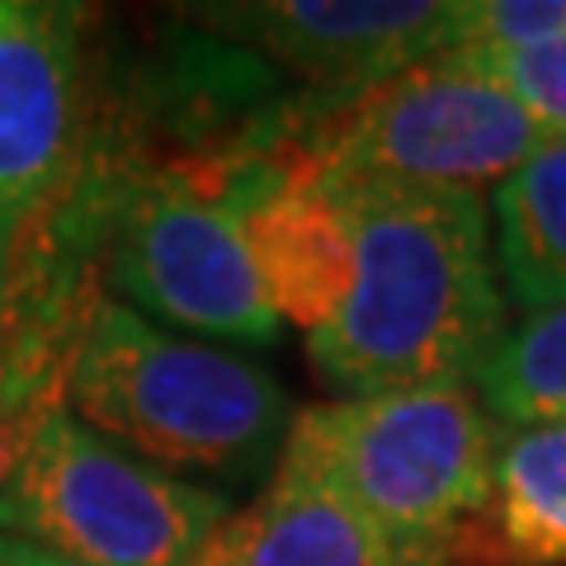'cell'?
Masks as SVG:
<instances>
[{"label": "cell", "instance_id": "cell-1", "mask_svg": "<svg viewBox=\"0 0 566 566\" xmlns=\"http://www.w3.org/2000/svg\"><path fill=\"white\" fill-rule=\"evenodd\" d=\"M331 185L354 227V283L307 335L316 378L335 397L472 382L510 331L486 199L382 175H331Z\"/></svg>", "mask_w": 566, "mask_h": 566}, {"label": "cell", "instance_id": "cell-2", "mask_svg": "<svg viewBox=\"0 0 566 566\" xmlns=\"http://www.w3.org/2000/svg\"><path fill=\"white\" fill-rule=\"evenodd\" d=\"M62 406L156 468L222 482L274 472L293 424L270 368L185 340L109 293L76 326Z\"/></svg>", "mask_w": 566, "mask_h": 566}, {"label": "cell", "instance_id": "cell-3", "mask_svg": "<svg viewBox=\"0 0 566 566\" xmlns=\"http://www.w3.org/2000/svg\"><path fill=\"white\" fill-rule=\"evenodd\" d=\"M501 420L472 382H424L303 406L283 453L416 566H449L476 543L495 482Z\"/></svg>", "mask_w": 566, "mask_h": 566}, {"label": "cell", "instance_id": "cell-4", "mask_svg": "<svg viewBox=\"0 0 566 566\" xmlns=\"http://www.w3.org/2000/svg\"><path fill=\"white\" fill-rule=\"evenodd\" d=\"M227 515V495L137 458L62 401L0 486V534L76 566H193Z\"/></svg>", "mask_w": 566, "mask_h": 566}, {"label": "cell", "instance_id": "cell-5", "mask_svg": "<svg viewBox=\"0 0 566 566\" xmlns=\"http://www.w3.org/2000/svg\"><path fill=\"white\" fill-rule=\"evenodd\" d=\"M547 133L486 66L453 48L411 62L340 104L303 142V161L326 175H382L406 185H505Z\"/></svg>", "mask_w": 566, "mask_h": 566}, {"label": "cell", "instance_id": "cell-6", "mask_svg": "<svg viewBox=\"0 0 566 566\" xmlns=\"http://www.w3.org/2000/svg\"><path fill=\"white\" fill-rule=\"evenodd\" d=\"M95 118L91 14L62 0H0V237L10 251L71 199Z\"/></svg>", "mask_w": 566, "mask_h": 566}, {"label": "cell", "instance_id": "cell-7", "mask_svg": "<svg viewBox=\"0 0 566 566\" xmlns=\"http://www.w3.org/2000/svg\"><path fill=\"white\" fill-rule=\"evenodd\" d=\"M463 0H237L189 6L185 20L293 71L326 118L411 62L449 48Z\"/></svg>", "mask_w": 566, "mask_h": 566}, {"label": "cell", "instance_id": "cell-8", "mask_svg": "<svg viewBox=\"0 0 566 566\" xmlns=\"http://www.w3.org/2000/svg\"><path fill=\"white\" fill-rule=\"evenodd\" d=\"M255 279L279 322L316 335L354 283V227L331 175L303 161V147L241 212Z\"/></svg>", "mask_w": 566, "mask_h": 566}, {"label": "cell", "instance_id": "cell-9", "mask_svg": "<svg viewBox=\"0 0 566 566\" xmlns=\"http://www.w3.org/2000/svg\"><path fill=\"white\" fill-rule=\"evenodd\" d=\"M193 566H416L349 501L289 458L245 510H232Z\"/></svg>", "mask_w": 566, "mask_h": 566}, {"label": "cell", "instance_id": "cell-10", "mask_svg": "<svg viewBox=\"0 0 566 566\" xmlns=\"http://www.w3.org/2000/svg\"><path fill=\"white\" fill-rule=\"evenodd\" d=\"M472 553L495 566H566V420L515 424L501 439Z\"/></svg>", "mask_w": 566, "mask_h": 566}, {"label": "cell", "instance_id": "cell-11", "mask_svg": "<svg viewBox=\"0 0 566 566\" xmlns=\"http://www.w3.org/2000/svg\"><path fill=\"white\" fill-rule=\"evenodd\" d=\"M495 270L520 312L566 303V133H547L538 151L495 185Z\"/></svg>", "mask_w": 566, "mask_h": 566}, {"label": "cell", "instance_id": "cell-12", "mask_svg": "<svg viewBox=\"0 0 566 566\" xmlns=\"http://www.w3.org/2000/svg\"><path fill=\"white\" fill-rule=\"evenodd\" d=\"M472 387L510 430L566 420V303L524 312L476 368Z\"/></svg>", "mask_w": 566, "mask_h": 566}, {"label": "cell", "instance_id": "cell-13", "mask_svg": "<svg viewBox=\"0 0 566 566\" xmlns=\"http://www.w3.org/2000/svg\"><path fill=\"white\" fill-rule=\"evenodd\" d=\"M566 33V0H463L449 48L472 57H505Z\"/></svg>", "mask_w": 566, "mask_h": 566}, {"label": "cell", "instance_id": "cell-14", "mask_svg": "<svg viewBox=\"0 0 566 566\" xmlns=\"http://www.w3.org/2000/svg\"><path fill=\"white\" fill-rule=\"evenodd\" d=\"M463 57H472V52H463ZM472 62L486 66L491 76L520 99V109L534 114V123L543 133H566V33L553 43L524 48V52L472 57Z\"/></svg>", "mask_w": 566, "mask_h": 566}, {"label": "cell", "instance_id": "cell-15", "mask_svg": "<svg viewBox=\"0 0 566 566\" xmlns=\"http://www.w3.org/2000/svg\"><path fill=\"white\" fill-rule=\"evenodd\" d=\"M48 406H57V401H48ZM48 406H6V401H0V486H6V476L14 472L20 453L29 449L33 424L43 420Z\"/></svg>", "mask_w": 566, "mask_h": 566}, {"label": "cell", "instance_id": "cell-16", "mask_svg": "<svg viewBox=\"0 0 566 566\" xmlns=\"http://www.w3.org/2000/svg\"><path fill=\"white\" fill-rule=\"evenodd\" d=\"M10 340H14V251L0 237V401L6 406H48V401H14L6 387V364H10Z\"/></svg>", "mask_w": 566, "mask_h": 566}, {"label": "cell", "instance_id": "cell-17", "mask_svg": "<svg viewBox=\"0 0 566 566\" xmlns=\"http://www.w3.org/2000/svg\"><path fill=\"white\" fill-rule=\"evenodd\" d=\"M0 566H76V562L52 557V553H43V547H33V543H24V538L0 534Z\"/></svg>", "mask_w": 566, "mask_h": 566}]
</instances>
